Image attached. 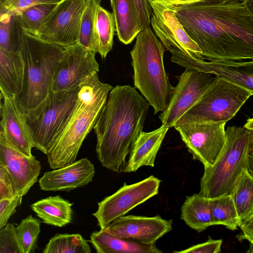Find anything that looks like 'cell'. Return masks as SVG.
<instances>
[{
  "instance_id": "obj_4",
  "label": "cell",
  "mask_w": 253,
  "mask_h": 253,
  "mask_svg": "<svg viewBox=\"0 0 253 253\" xmlns=\"http://www.w3.org/2000/svg\"><path fill=\"white\" fill-rule=\"evenodd\" d=\"M165 51L150 27L138 33L130 51L134 86L152 106L154 114L166 109L174 88L165 71Z\"/></svg>"
},
{
  "instance_id": "obj_36",
  "label": "cell",
  "mask_w": 253,
  "mask_h": 253,
  "mask_svg": "<svg viewBox=\"0 0 253 253\" xmlns=\"http://www.w3.org/2000/svg\"><path fill=\"white\" fill-rule=\"evenodd\" d=\"M23 196L15 195L10 198L0 200V229L7 223L9 218L22 203Z\"/></svg>"
},
{
  "instance_id": "obj_12",
  "label": "cell",
  "mask_w": 253,
  "mask_h": 253,
  "mask_svg": "<svg viewBox=\"0 0 253 253\" xmlns=\"http://www.w3.org/2000/svg\"><path fill=\"white\" fill-rule=\"evenodd\" d=\"M149 2L153 11L151 24L165 47L171 53L204 60L200 48L184 29L174 9L158 0H149Z\"/></svg>"
},
{
  "instance_id": "obj_15",
  "label": "cell",
  "mask_w": 253,
  "mask_h": 253,
  "mask_svg": "<svg viewBox=\"0 0 253 253\" xmlns=\"http://www.w3.org/2000/svg\"><path fill=\"white\" fill-rule=\"evenodd\" d=\"M172 220L161 216L127 215L120 216L104 229L113 236L147 245H155L172 229Z\"/></svg>"
},
{
  "instance_id": "obj_46",
  "label": "cell",
  "mask_w": 253,
  "mask_h": 253,
  "mask_svg": "<svg viewBox=\"0 0 253 253\" xmlns=\"http://www.w3.org/2000/svg\"><path fill=\"white\" fill-rule=\"evenodd\" d=\"M249 242L250 247L247 253H253V238H248L246 239Z\"/></svg>"
},
{
  "instance_id": "obj_34",
  "label": "cell",
  "mask_w": 253,
  "mask_h": 253,
  "mask_svg": "<svg viewBox=\"0 0 253 253\" xmlns=\"http://www.w3.org/2000/svg\"><path fill=\"white\" fill-rule=\"evenodd\" d=\"M0 253H24L16 227L12 223L0 229Z\"/></svg>"
},
{
  "instance_id": "obj_17",
  "label": "cell",
  "mask_w": 253,
  "mask_h": 253,
  "mask_svg": "<svg viewBox=\"0 0 253 253\" xmlns=\"http://www.w3.org/2000/svg\"><path fill=\"white\" fill-rule=\"evenodd\" d=\"M0 132L14 148L28 156H32L34 147L25 112L16 97L0 95Z\"/></svg>"
},
{
  "instance_id": "obj_24",
  "label": "cell",
  "mask_w": 253,
  "mask_h": 253,
  "mask_svg": "<svg viewBox=\"0 0 253 253\" xmlns=\"http://www.w3.org/2000/svg\"><path fill=\"white\" fill-rule=\"evenodd\" d=\"M90 242L98 253H161L155 245H147L121 238L104 230L93 232Z\"/></svg>"
},
{
  "instance_id": "obj_37",
  "label": "cell",
  "mask_w": 253,
  "mask_h": 253,
  "mask_svg": "<svg viewBox=\"0 0 253 253\" xmlns=\"http://www.w3.org/2000/svg\"><path fill=\"white\" fill-rule=\"evenodd\" d=\"M222 240H214L209 237V239L202 243L191 246L179 251H173L176 253H217L221 250Z\"/></svg>"
},
{
  "instance_id": "obj_35",
  "label": "cell",
  "mask_w": 253,
  "mask_h": 253,
  "mask_svg": "<svg viewBox=\"0 0 253 253\" xmlns=\"http://www.w3.org/2000/svg\"><path fill=\"white\" fill-rule=\"evenodd\" d=\"M62 0H6L0 5V14H17L20 11L38 4L45 3L57 4Z\"/></svg>"
},
{
  "instance_id": "obj_44",
  "label": "cell",
  "mask_w": 253,
  "mask_h": 253,
  "mask_svg": "<svg viewBox=\"0 0 253 253\" xmlns=\"http://www.w3.org/2000/svg\"><path fill=\"white\" fill-rule=\"evenodd\" d=\"M242 3L246 9L253 16V0H244Z\"/></svg>"
},
{
  "instance_id": "obj_23",
  "label": "cell",
  "mask_w": 253,
  "mask_h": 253,
  "mask_svg": "<svg viewBox=\"0 0 253 253\" xmlns=\"http://www.w3.org/2000/svg\"><path fill=\"white\" fill-rule=\"evenodd\" d=\"M72 205L73 203L57 195L39 200L31 208L44 223L62 227L72 221Z\"/></svg>"
},
{
  "instance_id": "obj_43",
  "label": "cell",
  "mask_w": 253,
  "mask_h": 253,
  "mask_svg": "<svg viewBox=\"0 0 253 253\" xmlns=\"http://www.w3.org/2000/svg\"><path fill=\"white\" fill-rule=\"evenodd\" d=\"M247 170L253 177V147L251 150L248 159Z\"/></svg>"
},
{
  "instance_id": "obj_31",
  "label": "cell",
  "mask_w": 253,
  "mask_h": 253,
  "mask_svg": "<svg viewBox=\"0 0 253 253\" xmlns=\"http://www.w3.org/2000/svg\"><path fill=\"white\" fill-rule=\"evenodd\" d=\"M23 32L17 14H0V48L8 51H20Z\"/></svg>"
},
{
  "instance_id": "obj_3",
  "label": "cell",
  "mask_w": 253,
  "mask_h": 253,
  "mask_svg": "<svg viewBox=\"0 0 253 253\" xmlns=\"http://www.w3.org/2000/svg\"><path fill=\"white\" fill-rule=\"evenodd\" d=\"M113 88L101 82L96 72L82 81L76 106L46 154L51 169L64 167L76 161L84 140L93 128Z\"/></svg>"
},
{
  "instance_id": "obj_2",
  "label": "cell",
  "mask_w": 253,
  "mask_h": 253,
  "mask_svg": "<svg viewBox=\"0 0 253 253\" xmlns=\"http://www.w3.org/2000/svg\"><path fill=\"white\" fill-rule=\"evenodd\" d=\"M150 106L130 85H118L110 91L93 127L96 153L104 167L118 173L124 172Z\"/></svg>"
},
{
  "instance_id": "obj_32",
  "label": "cell",
  "mask_w": 253,
  "mask_h": 253,
  "mask_svg": "<svg viewBox=\"0 0 253 253\" xmlns=\"http://www.w3.org/2000/svg\"><path fill=\"white\" fill-rule=\"evenodd\" d=\"M57 4H38L26 8L18 12L17 14V20L23 31L37 36L42 22Z\"/></svg>"
},
{
  "instance_id": "obj_47",
  "label": "cell",
  "mask_w": 253,
  "mask_h": 253,
  "mask_svg": "<svg viewBox=\"0 0 253 253\" xmlns=\"http://www.w3.org/2000/svg\"><path fill=\"white\" fill-rule=\"evenodd\" d=\"M6 0H0V5H2Z\"/></svg>"
},
{
  "instance_id": "obj_10",
  "label": "cell",
  "mask_w": 253,
  "mask_h": 253,
  "mask_svg": "<svg viewBox=\"0 0 253 253\" xmlns=\"http://www.w3.org/2000/svg\"><path fill=\"white\" fill-rule=\"evenodd\" d=\"M88 0H62L41 26L37 37L64 48L78 42L81 22Z\"/></svg>"
},
{
  "instance_id": "obj_42",
  "label": "cell",
  "mask_w": 253,
  "mask_h": 253,
  "mask_svg": "<svg viewBox=\"0 0 253 253\" xmlns=\"http://www.w3.org/2000/svg\"><path fill=\"white\" fill-rule=\"evenodd\" d=\"M205 3L211 5H227L242 3L244 0H203Z\"/></svg>"
},
{
  "instance_id": "obj_45",
  "label": "cell",
  "mask_w": 253,
  "mask_h": 253,
  "mask_svg": "<svg viewBox=\"0 0 253 253\" xmlns=\"http://www.w3.org/2000/svg\"><path fill=\"white\" fill-rule=\"evenodd\" d=\"M244 127L253 132V118L248 119Z\"/></svg>"
},
{
  "instance_id": "obj_28",
  "label": "cell",
  "mask_w": 253,
  "mask_h": 253,
  "mask_svg": "<svg viewBox=\"0 0 253 253\" xmlns=\"http://www.w3.org/2000/svg\"><path fill=\"white\" fill-rule=\"evenodd\" d=\"M213 225H222L234 231L239 227L241 219L230 194L211 199Z\"/></svg>"
},
{
  "instance_id": "obj_7",
  "label": "cell",
  "mask_w": 253,
  "mask_h": 253,
  "mask_svg": "<svg viewBox=\"0 0 253 253\" xmlns=\"http://www.w3.org/2000/svg\"><path fill=\"white\" fill-rule=\"evenodd\" d=\"M80 85L68 90L51 91L34 109L25 112L34 148L46 155L77 103Z\"/></svg>"
},
{
  "instance_id": "obj_26",
  "label": "cell",
  "mask_w": 253,
  "mask_h": 253,
  "mask_svg": "<svg viewBox=\"0 0 253 253\" xmlns=\"http://www.w3.org/2000/svg\"><path fill=\"white\" fill-rule=\"evenodd\" d=\"M116 24L113 13L100 5L98 7L95 21V34L97 53L106 58L112 49Z\"/></svg>"
},
{
  "instance_id": "obj_6",
  "label": "cell",
  "mask_w": 253,
  "mask_h": 253,
  "mask_svg": "<svg viewBox=\"0 0 253 253\" xmlns=\"http://www.w3.org/2000/svg\"><path fill=\"white\" fill-rule=\"evenodd\" d=\"M226 142L215 163L204 167L199 194L211 199L230 194L237 179L247 169L253 147V132L243 127L228 126Z\"/></svg>"
},
{
  "instance_id": "obj_25",
  "label": "cell",
  "mask_w": 253,
  "mask_h": 253,
  "mask_svg": "<svg viewBox=\"0 0 253 253\" xmlns=\"http://www.w3.org/2000/svg\"><path fill=\"white\" fill-rule=\"evenodd\" d=\"M180 218L198 232L213 225L211 199L199 193L187 197L181 208Z\"/></svg>"
},
{
  "instance_id": "obj_18",
  "label": "cell",
  "mask_w": 253,
  "mask_h": 253,
  "mask_svg": "<svg viewBox=\"0 0 253 253\" xmlns=\"http://www.w3.org/2000/svg\"><path fill=\"white\" fill-rule=\"evenodd\" d=\"M0 163L4 165L12 177L15 195H25L38 181L40 162L33 155L20 152L0 134Z\"/></svg>"
},
{
  "instance_id": "obj_19",
  "label": "cell",
  "mask_w": 253,
  "mask_h": 253,
  "mask_svg": "<svg viewBox=\"0 0 253 253\" xmlns=\"http://www.w3.org/2000/svg\"><path fill=\"white\" fill-rule=\"evenodd\" d=\"M93 164L83 158L67 166L45 172L39 180L40 188L46 191H69L84 187L95 175Z\"/></svg>"
},
{
  "instance_id": "obj_33",
  "label": "cell",
  "mask_w": 253,
  "mask_h": 253,
  "mask_svg": "<svg viewBox=\"0 0 253 253\" xmlns=\"http://www.w3.org/2000/svg\"><path fill=\"white\" fill-rule=\"evenodd\" d=\"M24 253L34 252L41 232V221L30 214L22 219L16 227Z\"/></svg>"
},
{
  "instance_id": "obj_41",
  "label": "cell",
  "mask_w": 253,
  "mask_h": 253,
  "mask_svg": "<svg viewBox=\"0 0 253 253\" xmlns=\"http://www.w3.org/2000/svg\"><path fill=\"white\" fill-rule=\"evenodd\" d=\"M171 7H175L200 1L203 0H158Z\"/></svg>"
},
{
  "instance_id": "obj_39",
  "label": "cell",
  "mask_w": 253,
  "mask_h": 253,
  "mask_svg": "<svg viewBox=\"0 0 253 253\" xmlns=\"http://www.w3.org/2000/svg\"><path fill=\"white\" fill-rule=\"evenodd\" d=\"M139 16L141 30L150 27L153 11L149 0H133Z\"/></svg>"
},
{
  "instance_id": "obj_14",
  "label": "cell",
  "mask_w": 253,
  "mask_h": 253,
  "mask_svg": "<svg viewBox=\"0 0 253 253\" xmlns=\"http://www.w3.org/2000/svg\"><path fill=\"white\" fill-rule=\"evenodd\" d=\"M96 52L84 49L78 43L65 48L64 54L56 67L51 91H62L79 86L82 81L99 66Z\"/></svg>"
},
{
  "instance_id": "obj_8",
  "label": "cell",
  "mask_w": 253,
  "mask_h": 253,
  "mask_svg": "<svg viewBox=\"0 0 253 253\" xmlns=\"http://www.w3.org/2000/svg\"><path fill=\"white\" fill-rule=\"evenodd\" d=\"M253 95L251 91L239 85L216 76L198 101L177 121L175 125L227 123Z\"/></svg>"
},
{
  "instance_id": "obj_20",
  "label": "cell",
  "mask_w": 253,
  "mask_h": 253,
  "mask_svg": "<svg viewBox=\"0 0 253 253\" xmlns=\"http://www.w3.org/2000/svg\"><path fill=\"white\" fill-rule=\"evenodd\" d=\"M169 128L162 125L150 131H141L129 154L124 172L136 171L144 166L154 167L156 157Z\"/></svg>"
},
{
  "instance_id": "obj_11",
  "label": "cell",
  "mask_w": 253,
  "mask_h": 253,
  "mask_svg": "<svg viewBox=\"0 0 253 253\" xmlns=\"http://www.w3.org/2000/svg\"><path fill=\"white\" fill-rule=\"evenodd\" d=\"M225 122L188 123L174 126L193 158L212 166L226 142Z\"/></svg>"
},
{
  "instance_id": "obj_38",
  "label": "cell",
  "mask_w": 253,
  "mask_h": 253,
  "mask_svg": "<svg viewBox=\"0 0 253 253\" xmlns=\"http://www.w3.org/2000/svg\"><path fill=\"white\" fill-rule=\"evenodd\" d=\"M12 177L7 167L0 163V200L15 196Z\"/></svg>"
},
{
  "instance_id": "obj_30",
  "label": "cell",
  "mask_w": 253,
  "mask_h": 253,
  "mask_svg": "<svg viewBox=\"0 0 253 253\" xmlns=\"http://www.w3.org/2000/svg\"><path fill=\"white\" fill-rule=\"evenodd\" d=\"M101 0H88L80 26L78 43L86 50L97 53L95 26L97 10Z\"/></svg>"
},
{
  "instance_id": "obj_16",
  "label": "cell",
  "mask_w": 253,
  "mask_h": 253,
  "mask_svg": "<svg viewBox=\"0 0 253 253\" xmlns=\"http://www.w3.org/2000/svg\"><path fill=\"white\" fill-rule=\"evenodd\" d=\"M171 61L185 69L223 77L253 93V58L248 61H205L180 54L171 57Z\"/></svg>"
},
{
  "instance_id": "obj_21",
  "label": "cell",
  "mask_w": 253,
  "mask_h": 253,
  "mask_svg": "<svg viewBox=\"0 0 253 253\" xmlns=\"http://www.w3.org/2000/svg\"><path fill=\"white\" fill-rule=\"evenodd\" d=\"M25 73L20 51H8L0 48V95L16 97L22 92Z\"/></svg>"
},
{
  "instance_id": "obj_5",
  "label": "cell",
  "mask_w": 253,
  "mask_h": 253,
  "mask_svg": "<svg viewBox=\"0 0 253 253\" xmlns=\"http://www.w3.org/2000/svg\"><path fill=\"white\" fill-rule=\"evenodd\" d=\"M64 50L23 32L20 52L25 64L24 78L22 91L16 98L25 112L37 107L51 91L54 73Z\"/></svg>"
},
{
  "instance_id": "obj_29",
  "label": "cell",
  "mask_w": 253,
  "mask_h": 253,
  "mask_svg": "<svg viewBox=\"0 0 253 253\" xmlns=\"http://www.w3.org/2000/svg\"><path fill=\"white\" fill-rule=\"evenodd\" d=\"M43 253H90L87 241L79 234H57L44 248Z\"/></svg>"
},
{
  "instance_id": "obj_27",
  "label": "cell",
  "mask_w": 253,
  "mask_h": 253,
  "mask_svg": "<svg viewBox=\"0 0 253 253\" xmlns=\"http://www.w3.org/2000/svg\"><path fill=\"white\" fill-rule=\"evenodd\" d=\"M230 195L241 221L253 214V177L247 169L237 179Z\"/></svg>"
},
{
  "instance_id": "obj_1",
  "label": "cell",
  "mask_w": 253,
  "mask_h": 253,
  "mask_svg": "<svg viewBox=\"0 0 253 253\" xmlns=\"http://www.w3.org/2000/svg\"><path fill=\"white\" fill-rule=\"evenodd\" d=\"M173 8L204 60L253 58V16L242 3L217 5L201 0Z\"/></svg>"
},
{
  "instance_id": "obj_40",
  "label": "cell",
  "mask_w": 253,
  "mask_h": 253,
  "mask_svg": "<svg viewBox=\"0 0 253 253\" xmlns=\"http://www.w3.org/2000/svg\"><path fill=\"white\" fill-rule=\"evenodd\" d=\"M239 228L242 233L237 236L238 239L242 241L248 238H253V214L242 220Z\"/></svg>"
},
{
  "instance_id": "obj_22",
  "label": "cell",
  "mask_w": 253,
  "mask_h": 253,
  "mask_svg": "<svg viewBox=\"0 0 253 253\" xmlns=\"http://www.w3.org/2000/svg\"><path fill=\"white\" fill-rule=\"evenodd\" d=\"M110 2L118 38L129 44L142 30L133 0H110Z\"/></svg>"
},
{
  "instance_id": "obj_9",
  "label": "cell",
  "mask_w": 253,
  "mask_h": 253,
  "mask_svg": "<svg viewBox=\"0 0 253 253\" xmlns=\"http://www.w3.org/2000/svg\"><path fill=\"white\" fill-rule=\"evenodd\" d=\"M160 183L161 180L153 175L131 184L125 182L116 192L98 202L97 210L92 215L100 230L157 195Z\"/></svg>"
},
{
  "instance_id": "obj_13",
  "label": "cell",
  "mask_w": 253,
  "mask_h": 253,
  "mask_svg": "<svg viewBox=\"0 0 253 253\" xmlns=\"http://www.w3.org/2000/svg\"><path fill=\"white\" fill-rule=\"evenodd\" d=\"M216 78L212 74L185 69L176 77L178 83L173 88L168 105L159 115L162 125L169 128L174 126L198 101Z\"/></svg>"
}]
</instances>
